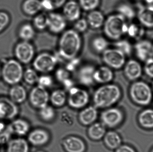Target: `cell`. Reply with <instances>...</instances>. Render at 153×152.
Wrapping results in <instances>:
<instances>
[{
  "label": "cell",
  "instance_id": "7dc6e473",
  "mask_svg": "<svg viewBox=\"0 0 153 152\" xmlns=\"http://www.w3.org/2000/svg\"><path fill=\"white\" fill-rule=\"evenodd\" d=\"M11 134L6 128L5 131L0 134V145H7L11 139Z\"/></svg>",
  "mask_w": 153,
  "mask_h": 152
},
{
  "label": "cell",
  "instance_id": "d6986e66",
  "mask_svg": "<svg viewBox=\"0 0 153 152\" xmlns=\"http://www.w3.org/2000/svg\"><path fill=\"white\" fill-rule=\"evenodd\" d=\"M137 124L144 130H153V108L146 107L137 114Z\"/></svg>",
  "mask_w": 153,
  "mask_h": 152
},
{
  "label": "cell",
  "instance_id": "74e56055",
  "mask_svg": "<svg viewBox=\"0 0 153 152\" xmlns=\"http://www.w3.org/2000/svg\"><path fill=\"white\" fill-rule=\"evenodd\" d=\"M48 15L43 13L37 14L33 20L34 27L39 30H44L48 28Z\"/></svg>",
  "mask_w": 153,
  "mask_h": 152
},
{
  "label": "cell",
  "instance_id": "5bb4252c",
  "mask_svg": "<svg viewBox=\"0 0 153 152\" xmlns=\"http://www.w3.org/2000/svg\"><path fill=\"white\" fill-rule=\"evenodd\" d=\"M48 28L53 34L62 33L67 26L66 19L63 15L55 12H51L48 15Z\"/></svg>",
  "mask_w": 153,
  "mask_h": 152
},
{
  "label": "cell",
  "instance_id": "4dcf8cb0",
  "mask_svg": "<svg viewBox=\"0 0 153 152\" xmlns=\"http://www.w3.org/2000/svg\"><path fill=\"white\" fill-rule=\"evenodd\" d=\"M22 9L27 15H37L43 9L41 0H25L22 4Z\"/></svg>",
  "mask_w": 153,
  "mask_h": 152
},
{
  "label": "cell",
  "instance_id": "44dd1931",
  "mask_svg": "<svg viewBox=\"0 0 153 152\" xmlns=\"http://www.w3.org/2000/svg\"><path fill=\"white\" fill-rule=\"evenodd\" d=\"M136 54L138 59L146 61L153 56V45L148 40H141L135 46Z\"/></svg>",
  "mask_w": 153,
  "mask_h": 152
},
{
  "label": "cell",
  "instance_id": "7c38bea8",
  "mask_svg": "<svg viewBox=\"0 0 153 152\" xmlns=\"http://www.w3.org/2000/svg\"><path fill=\"white\" fill-rule=\"evenodd\" d=\"M19 113V106L9 97L0 96V120H13Z\"/></svg>",
  "mask_w": 153,
  "mask_h": 152
},
{
  "label": "cell",
  "instance_id": "6f0895ef",
  "mask_svg": "<svg viewBox=\"0 0 153 152\" xmlns=\"http://www.w3.org/2000/svg\"><path fill=\"white\" fill-rule=\"evenodd\" d=\"M152 90L153 91V84H152Z\"/></svg>",
  "mask_w": 153,
  "mask_h": 152
},
{
  "label": "cell",
  "instance_id": "30bf717a",
  "mask_svg": "<svg viewBox=\"0 0 153 152\" xmlns=\"http://www.w3.org/2000/svg\"><path fill=\"white\" fill-rule=\"evenodd\" d=\"M49 97L50 94L46 88L37 85L30 92L29 101L32 107L39 110L48 105Z\"/></svg>",
  "mask_w": 153,
  "mask_h": 152
},
{
  "label": "cell",
  "instance_id": "681fc988",
  "mask_svg": "<svg viewBox=\"0 0 153 152\" xmlns=\"http://www.w3.org/2000/svg\"><path fill=\"white\" fill-rule=\"evenodd\" d=\"M115 152H137L135 148L131 145L122 144L118 148L115 150Z\"/></svg>",
  "mask_w": 153,
  "mask_h": 152
},
{
  "label": "cell",
  "instance_id": "603a6c76",
  "mask_svg": "<svg viewBox=\"0 0 153 152\" xmlns=\"http://www.w3.org/2000/svg\"><path fill=\"white\" fill-rule=\"evenodd\" d=\"M102 139L106 147L112 151H115L123 144L121 135L113 130L107 131Z\"/></svg>",
  "mask_w": 153,
  "mask_h": 152
},
{
  "label": "cell",
  "instance_id": "e575fe53",
  "mask_svg": "<svg viewBox=\"0 0 153 152\" xmlns=\"http://www.w3.org/2000/svg\"><path fill=\"white\" fill-rule=\"evenodd\" d=\"M67 0H41L42 9L52 11L63 7Z\"/></svg>",
  "mask_w": 153,
  "mask_h": 152
},
{
  "label": "cell",
  "instance_id": "ffe728a7",
  "mask_svg": "<svg viewBox=\"0 0 153 152\" xmlns=\"http://www.w3.org/2000/svg\"><path fill=\"white\" fill-rule=\"evenodd\" d=\"M95 68L92 65H85L79 69L77 73V79L81 84L86 87H90L94 82V74Z\"/></svg>",
  "mask_w": 153,
  "mask_h": 152
},
{
  "label": "cell",
  "instance_id": "8d00e7d4",
  "mask_svg": "<svg viewBox=\"0 0 153 152\" xmlns=\"http://www.w3.org/2000/svg\"><path fill=\"white\" fill-rule=\"evenodd\" d=\"M117 10L119 13L123 16L126 19H131L134 17L135 15L133 8L127 4L122 3L119 4Z\"/></svg>",
  "mask_w": 153,
  "mask_h": 152
},
{
  "label": "cell",
  "instance_id": "cb8c5ba5",
  "mask_svg": "<svg viewBox=\"0 0 153 152\" xmlns=\"http://www.w3.org/2000/svg\"><path fill=\"white\" fill-rule=\"evenodd\" d=\"M124 73L128 79L131 81H136L142 75V67L138 62L130 60L125 65Z\"/></svg>",
  "mask_w": 153,
  "mask_h": 152
},
{
  "label": "cell",
  "instance_id": "f546056e",
  "mask_svg": "<svg viewBox=\"0 0 153 152\" xmlns=\"http://www.w3.org/2000/svg\"><path fill=\"white\" fill-rule=\"evenodd\" d=\"M67 95L64 90L58 89L54 90L50 94L49 101L53 107L61 108L67 103Z\"/></svg>",
  "mask_w": 153,
  "mask_h": 152
},
{
  "label": "cell",
  "instance_id": "f907efd6",
  "mask_svg": "<svg viewBox=\"0 0 153 152\" xmlns=\"http://www.w3.org/2000/svg\"><path fill=\"white\" fill-rule=\"evenodd\" d=\"M62 84L63 86L68 91H69L72 87L74 86V82L72 79H71V78L66 79Z\"/></svg>",
  "mask_w": 153,
  "mask_h": 152
},
{
  "label": "cell",
  "instance_id": "60d3db41",
  "mask_svg": "<svg viewBox=\"0 0 153 152\" xmlns=\"http://www.w3.org/2000/svg\"><path fill=\"white\" fill-rule=\"evenodd\" d=\"M115 48L122 52L125 55H129L132 52V46L128 41L126 40H118L115 43Z\"/></svg>",
  "mask_w": 153,
  "mask_h": 152
},
{
  "label": "cell",
  "instance_id": "816d5d0a",
  "mask_svg": "<svg viewBox=\"0 0 153 152\" xmlns=\"http://www.w3.org/2000/svg\"><path fill=\"white\" fill-rule=\"evenodd\" d=\"M7 128V125H5L4 122L0 120V134L5 131Z\"/></svg>",
  "mask_w": 153,
  "mask_h": 152
},
{
  "label": "cell",
  "instance_id": "680465c9",
  "mask_svg": "<svg viewBox=\"0 0 153 152\" xmlns=\"http://www.w3.org/2000/svg\"><path fill=\"white\" fill-rule=\"evenodd\" d=\"M152 103H153V102H152Z\"/></svg>",
  "mask_w": 153,
  "mask_h": 152
},
{
  "label": "cell",
  "instance_id": "1f68e13d",
  "mask_svg": "<svg viewBox=\"0 0 153 152\" xmlns=\"http://www.w3.org/2000/svg\"><path fill=\"white\" fill-rule=\"evenodd\" d=\"M39 116L44 122H51L55 119L56 112L54 107L48 104L39 110Z\"/></svg>",
  "mask_w": 153,
  "mask_h": 152
},
{
  "label": "cell",
  "instance_id": "b9f144b4",
  "mask_svg": "<svg viewBox=\"0 0 153 152\" xmlns=\"http://www.w3.org/2000/svg\"><path fill=\"white\" fill-rule=\"evenodd\" d=\"M37 84L38 85L47 89L53 85V79L52 77L49 75H42L39 76Z\"/></svg>",
  "mask_w": 153,
  "mask_h": 152
},
{
  "label": "cell",
  "instance_id": "f5cc1de1",
  "mask_svg": "<svg viewBox=\"0 0 153 152\" xmlns=\"http://www.w3.org/2000/svg\"><path fill=\"white\" fill-rule=\"evenodd\" d=\"M147 3V5L153 7V0H145Z\"/></svg>",
  "mask_w": 153,
  "mask_h": 152
},
{
  "label": "cell",
  "instance_id": "4316f807",
  "mask_svg": "<svg viewBox=\"0 0 153 152\" xmlns=\"http://www.w3.org/2000/svg\"><path fill=\"white\" fill-rule=\"evenodd\" d=\"M107 132V128L100 122H95L89 126L87 135L94 141H99L103 139Z\"/></svg>",
  "mask_w": 153,
  "mask_h": 152
},
{
  "label": "cell",
  "instance_id": "7402d4cb",
  "mask_svg": "<svg viewBox=\"0 0 153 152\" xmlns=\"http://www.w3.org/2000/svg\"><path fill=\"white\" fill-rule=\"evenodd\" d=\"M114 78V74L111 68L107 66H101L95 69L94 74V82L105 84L110 83Z\"/></svg>",
  "mask_w": 153,
  "mask_h": 152
},
{
  "label": "cell",
  "instance_id": "ab89813d",
  "mask_svg": "<svg viewBox=\"0 0 153 152\" xmlns=\"http://www.w3.org/2000/svg\"><path fill=\"white\" fill-rule=\"evenodd\" d=\"M127 33L130 37L138 39L143 35L144 30L138 25L132 24L128 27Z\"/></svg>",
  "mask_w": 153,
  "mask_h": 152
},
{
  "label": "cell",
  "instance_id": "d4e9b609",
  "mask_svg": "<svg viewBox=\"0 0 153 152\" xmlns=\"http://www.w3.org/2000/svg\"><path fill=\"white\" fill-rule=\"evenodd\" d=\"M9 98L17 105L21 104L27 98V90L24 87L19 84L12 86L9 90Z\"/></svg>",
  "mask_w": 153,
  "mask_h": 152
},
{
  "label": "cell",
  "instance_id": "484cf974",
  "mask_svg": "<svg viewBox=\"0 0 153 152\" xmlns=\"http://www.w3.org/2000/svg\"><path fill=\"white\" fill-rule=\"evenodd\" d=\"M6 152H30V144L22 137L11 139L7 144Z\"/></svg>",
  "mask_w": 153,
  "mask_h": 152
},
{
  "label": "cell",
  "instance_id": "3957f363",
  "mask_svg": "<svg viewBox=\"0 0 153 152\" xmlns=\"http://www.w3.org/2000/svg\"><path fill=\"white\" fill-rule=\"evenodd\" d=\"M129 98L138 107H149L153 101V91L149 84L142 81L134 82L129 87Z\"/></svg>",
  "mask_w": 153,
  "mask_h": 152
},
{
  "label": "cell",
  "instance_id": "5b68a950",
  "mask_svg": "<svg viewBox=\"0 0 153 152\" xmlns=\"http://www.w3.org/2000/svg\"><path fill=\"white\" fill-rule=\"evenodd\" d=\"M23 68L17 59H10L4 63L1 68V76L7 84H18L23 79Z\"/></svg>",
  "mask_w": 153,
  "mask_h": 152
},
{
  "label": "cell",
  "instance_id": "9a60e30c",
  "mask_svg": "<svg viewBox=\"0 0 153 152\" xmlns=\"http://www.w3.org/2000/svg\"><path fill=\"white\" fill-rule=\"evenodd\" d=\"M7 128L11 134L22 137L27 135L30 131V124L26 120L22 118L14 119L9 125Z\"/></svg>",
  "mask_w": 153,
  "mask_h": 152
},
{
  "label": "cell",
  "instance_id": "bcb514c9",
  "mask_svg": "<svg viewBox=\"0 0 153 152\" xmlns=\"http://www.w3.org/2000/svg\"><path fill=\"white\" fill-rule=\"evenodd\" d=\"M80 63V59L76 57V58L69 60V62L67 63L65 68L70 72L74 71L79 66Z\"/></svg>",
  "mask_w": 153,
  "mask_h": 152
},
{
  "label": "cell",
  "instance_id": "9f6ffc18",
  "mask_svg": "<svg viewBox=\"0 0 153 152\" xmlns=\"http://www.w3.org/2000/svg\"><path fill=\"white\" fill-rule=\"evenodd\" d=\"M1 77V68H0V78Z\"/></svg>",
  "mask_w": 153,
  "mask_h": 152
},
{
  "label": "cell",
  "instance_id": "d590c367",
  "mask_svg": "<svg viewBox=\"0 0 153 152\" xmlns=\"http://www.w3.org/2000/svg\"><path fill=\"white\" fill-rule=\"evenodd\" d=\"M39 78L36 70L33 69H27L23 72V79L28 84L32 85L37 84Z\"/></svg>",
  "mask_w": 153,
  "mask_h": 152
},
{
  "label": "cell",
  "instance_id": "8992f818",
  "mask_svg": "<svg viewBox=\"0 0 153 152\" xmlns=\"http://www.w3.org/2000/svg\"><path fill=\"white\" fill-rule=\"evenodd\" d=\"M126 118L124 110L115 106L103 109L100 115L101 123L106 128L111 129L117 128L123 125Z\"/></svg>",
  "mask_w": 153,
  "mask_h": 152
},
{
  "label": "cell",
  "instance_id": "ba28073f",
  "mask_svg": "<svg viewBox=\"0 0 153 152\" xmlns=\"http://www.w3.org/2000/svg\"><path fill=\"white\" fill-rule=\"evenodd\" d=\"M58 62L56 55L43 52L38 54L33 59V66L37 71L47 74L54 70Z\"/></svg>",
  "mask_w": 153,
  "mask_h": 152
},
{
  "label": "cell",
  "instance_id": "4fadbf2b",
  "mask_svg": "<svg viewBox=\"0 0 153 152\" xmlns=\"http://www.w3.org/2000/svg\"><path fill=\"white\" fill-rule=\"evenodd\" d=\"M28 142L36 147H41L47 144L51 139L49 132L42 128H37L30 131L28 134Z\"/></svg>",
  "mask_w": 153,
  "mask_h": 152
},
{
  "label": "cell",
  "instance_id": "d6a6232c",
  "mask_svg": "<svg viewBox=\"0 0 153 152\" xmlns=\"http://www.w3.org/2000/svg\"><path fill=\"white\" fill-rule=\"evenodd\" d=\"M35 35V29L29 23L23 24L19 29V37L22 41L29 42L34 38Z\"/></svg>",
  "mask_w": 153,
  "mask_h": 152
},
{
  "label": "cell",
  "instance_id": "7bdbcfd3",
  "mask_svg": "<svg viewBox=\"0 0 153 152\" xmlns=\"http://www.w3.org/2000/svg\"><path fill=\"white\" fill-rule=\"evenodd\" d=\"M89 25L86 19L79 18L75 21L74 25V29L76 32L83 33L87 30Z\"/></svg>",
  "mask_w": 153,
  "mask_h": 152
},
{
  "label": "cell",
  "instance_id": "83f0119b",
  "mask_svg": "<svg viewBox=\"0 0 153 152\" xmlns=\"http://www.w3.org/2000/svg\"><path fill=\"white\" fill-rule=\"evenodd\" d=\"M137 17L140 22L146 27H153V7L147 6L141 7L138 10Z\"/></svg>",
  "mask_w": 153,
  "mask_h": 152
},
{
  "label": "cell",
  "instance_id": "11a10c76",
  "mask_svg": "<svg viewBox=\"0 0 153 152\" xmlns=\"http://www.w3.org/2000/svg\"><path fill=\"white\" fill-rule=\"evenodd\" d=\"M153 152V146L151 148V150H150V152Z\"/></svg>",
  "mask_w": 153,
  "mask_h": 152
},
{
  "label": "cell",
  "instance_id": "f6af8a7d",
  "mask_svg": "<svg viewBox=\"0 0 153 152\" xmlns=\"http://www.w3.org/2000/svg\"><path fill=\"white\" fill-rule=\"evenodd\" d=\"M10 17L5 12H0V32L4 30L9 25Z\"/></svg>",
  "mask_w": 153,
  "mask_h": 152
},
{
  "label": "cell",
  "instance_id": "6da1fadb",
  "mask_svg": "<svg viewBox=\"0 0 153 152\" xmlns=\"http://www.w3.org/2000/svg\"><path fill=\"white\" fill-rule=\"evenodd\" d=\"M122 97V90L117 85L111 83L102 84L94 93L93 105L98 109H104L116 106Z\"/></svg>",
  "mask_w": 153,
  "mask_h": 152
},
{
  "label": "cell",
  "instance_id": "52a82bcc",
  "mask_svg": "<svg viewBox=\"0 0 153 152\" xmlns=\"http://www.w3.org/2000/svg\"><path fill=\"white\" fill-rule=\"evenodd\" d=\"M68 92L67 103L70 108L73 109L81 110L89 104L90 95L85 89L74 86Z\"/></svg>",
  "mask_w": 153,
  "mask_h": 152
},
{
  "label": "cell",
  "instance_id": "2e32d148",
  "mask_svg": "<svg viewBox=\"0 0 153 152\" xmlns=\"http://www.w3.org/2000/svg\"><path fill=\"white\" fill-rule=\"evenodd\" d=\"M63 147L66 152H85L86 145L84 141L78 137L70 136L63 140Z\"/></svg>",
  "mask_w": 153,
  "mask_h": 152
},
{
  "label": "cell",
  "instance_id": "ac0fdd59",
  "mask_svg": "<svg viewBox=\"0 0 153 152\" xmlns=\"http://www.w3.org/2000/svg\"><path fill=\"white\" fill-rule=\"evenodd\" d=\"M81 9L77 1L74 0L66 1L63 6V15L66 20L76 21L80 18Z\"/></svg>",
  "mask_w": 153,
  "mask_h": 152
},
{
  "label": "cell",
  "instance_id": "8fae6325",
  "mask_svg": "<svg viewBox=\"0 0 153 152\" xmlns=\"http://www.w3.org/2000/svg\"><path fill=\"white\" fill-rule=\"evenodd\" d=\"M35 48L29 42L22 41L14 48V54L18 61L23 64H28L34 59Z\"/></svg>",
  "mask_w": 153,
  "mask_h": 152
},
{
  "label": "cell",
  "instance_id": "ee69618b",
  "mask_svg": "<svg viewBox=\"0 0 153 152\" xmlns=\"http://www.w3.org/2000/svg\"><path fill=\"white\" fill-rule=\"evenodd\" d=\"M55 76L57 81L62 83L70 78V72L65 68H60L56 71Z\"/></svg>",
  "mask_w": 153,
  "mask_h": 152
},
{
  "label": "cell",
  "instance_id": "9c48e42d",
  "mask_svg": "<svg viewBox=\"0 0 153 152\" xmlns=\"http://www.w3.org/2000/svg\"><path fill=\"white\" fill-rule=\"evenodd\" d=\"M102 59L110 68L119 69L125 65L126 55L117 48H108L102 53Z\"/></svg>",
  "mask_w": 153,
  "mask_h": 152
},
{
  "label": "cell",
  "instance_id": "f1b7e54d",
  "mask_svg": "<svg viewBox=\"0 0 153 152\" xmlns=\"http://www.w3.org/2000/svg\"><path fill=\"white\" fill-rule=\"evenodd\" d=\"M86 19L89 26L94 29L102 26L105 20L103 13L96 10L89 12Z\"/></svg>",
  "mask_w": 153,
  "mask_h": 152
},
{
  "label": "cell",
  "instance_id": "f35d334b",
  "mask_svg": "<svg viewBox=\"0 0 153 152\" xmlns=\"http://www.w3.org/2000/svg\"><path fill=\"white\" fill-rule=\"evenodd\" d=\"M81 9L85 11H91L96 10L99 6L100 0H78Z\"/></svg>",
  "mask_w": 153,
  "mask_h": 152
},
{
  "label": "cell",
  "instance_id": "e0dca14e",
  "mask_svg": "<svg viewBox=\"0 0 153 152\" xmlns=\"http://www.w3.org/2000/svg\"><path fill=\"white\" fill-rule=\"evenodd\" d=\"M98 115V109L94 105H87L79 112L78 120L83 126H89L96 122Z\"/></svg>",
  "mask_w": 153,
  "mask_h": 152
},
{
  "label": "cell",
  "instance_id": "c3c4849f",
  "mask_svg": "<svg viewBox=\"0 0 153 152\" xmlns=\"http://www.w3.org/2000/svg\"><path fill=\"white\" fill-rule=\"evenodd\" d=\"M145 72L148 76L153 78V58H151L146 61Z\"/></svg>",
  "mask_w": 153,
  "mask_h": 152
},
{
  "label": "cell",
  "instance_id": "277c9868",
  "mask_svg": "<svg viewBox=\"0 0 153 152\" xmlns=\"http://www.w3.org/2000/svg\"><path fill=\"white\" fill-rule=\"evenodd\" d=\"M103 32L105 35L114 40H118L127 33L128 26L126 19L120 14L109 16L104 21Z\"/></svg>",
  "mask_w": 153,
  "mask_h": 152
},
{
  "label": "cell",
  "instance_id": "836d02e7",
  "mask_svg": "<svg viewBox=\"0 0 153 152\" xmlns=\"http://www.w3.org/2000/svg\"><path fill=\"white\" fill-rule=\"evenodd\" d=\"M108 42L105 37L97 36L94 37L91 42V46L94 51L98 53H102L108 49Z\"/></svg>",
  "mask_w": 153,
  "mask_h": 152
},
{
  "label": "cell",
  "instance_id": "7a4b0ae2",
  "mask_svg": "<svg viewBox=\"0 0 153 152\" xmlns=\"http://www.w3.org/2000/svg\"><path fill=\"white\" fill-rule=\"evenodd\" d=\"M82 45L79 33L74 29L65 31L58 43V54L64 59H71L77 57Z\"/></svg>",
  "mask_w": 153,
  "mask_h": 152
},
{
  "label": "cell",
  "instance_id": "db71d44e",
  "mask_svg": "<svg viewBox=\"0 0 153 152\" xmlns=\"http://www.w3.org/2000/svg\"><path fill=\"white\" fill-rule=\"evenodd\" d=\"M35 152H46L45 151H42V150H39V151H36Z\"/></svg>",
  "mask_w": 153,
  "mask_h": 152
}]
</instances>
